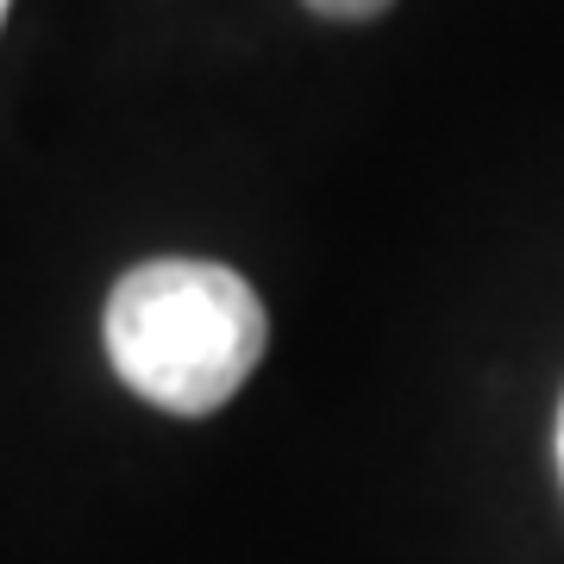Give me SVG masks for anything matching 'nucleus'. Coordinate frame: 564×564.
I'll use <instances>...</instances> for the list:
<instances>
[{
    "mask_svg": "<svg viewBox=\"0 0 564 564\" xmlns=\"http://www.w3.org/2000/svg\"><path fill=\"white\" fill-rule=\"evenodd\" d=\"M0 20H7V0H0Z\"/></svg>",
    "mask_w": 564,
    "mask_h": 564,
    "instance_id": "20e7f679",
    "label": "nucleus"
},
{
    "mask_svg": "<svg viewBox=\"0 0 564 564\" xmlns=\"http://www.w3.org/2000/svg\"><path fill=\"white\" fill-rule=\"evenodd\" d=\"M558 477H564V408H558Z\"/></svg>",
    "mask_w": 564,
    "mask_h": 564,
    "instance_id": "7ed1b4c3",
    "label": "nucleus"
},
{
    "mask_svg": "<svg viewBox=\"0 0 564 564\" xmlns=\"http://www.w3.org/2000/svg\"><path fill=\"white\" fill-rule=\"evenodd\" d=\"M307 13H321V20H345V25H358V20H377V13H389L395 0H302Z\"/></svg>",
    "mask_w": 564,
    "mask_h": 564,
    "instance_id": "f03ea898",
    "label": "nucleus"
},
{
    "mask_svg": "<svg viewBox=\"0 0 564 564\" xmlns=\"http://www.w3.org/2000/svg\"><path fill=\"white\" fill-rule=\"evenodd\" d=\"M107 358L120 383L163 414H214L263 364L270 314L258 289L207 258H151L107 295Z\"/></svg>",
    "mask_w": 564,
    "mask_h": 564,
    "instance_id": "f257e3e1",
    "label": "nucleus"
}]
</instances>
